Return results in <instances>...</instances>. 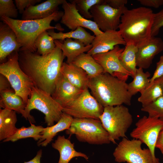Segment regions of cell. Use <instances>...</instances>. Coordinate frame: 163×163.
<instances>
[{
  "label": "cell",
  "mask_w": 163,
  "mask_h": 163,
  "mask_svg": "<svg viewBox=\"0 0 163 163\" xmlns=\"http://www.w3.org/2000/svg\"><path fill=\"white\" fill-rule=\"evenodd\" d=\"M56 46L51 53L41 55L27 50L19 52L18 62L23 71L35 86L52 95L60 77L61 69L65 58L60 43L54 40Z\"/></svg>",
  "instance_id": "obj_1"
},
{
  "label": "cell",
  "mask_w": 163,
  "mask_h": 163,
  "mask_svg": "<svg viewBox=\"0 0 163 163\" xmlns=\"http://www.w3.org/2000/svg\"><path fill=\"white\" fill-rule=\"evenodd\" d=\"M154 14L151 8L145 7L124 11L118 30L126 43H133L138 47L150 39Z\"/></svg>",
  "instance_id": "obj_2"
},
{
  "label": "cell",
  "mask_w": 163,
  "mask_h": 163,
  "mask_svg": "<svg viewBox=\"0 0 163 163\" xmlns=\"http://www.w3.org/2000/svg\"><path fill=\"white\" fill-rule=\"evenodd\" d=\"M63 14V11H58L48 17L41 19L22 20L2 17L1 20L15 33L21 46L19 51L27 50L35 53L37 51L35 46V41L40 34L47 30H64L60 25L53 26L50 25L53 21H57L61 19Z\"/></svg>",
  "instance_id": "obj_3"
},
{
  "label": "cell",
  "mask_w": 163,
  "mask_h": 163,
  "mask_svg": "<svg viewBox=\"0 0 163 163\" xmlns=\"http://www.w3.org/2000/svg\"><path fill=\"white\" fill-rule=\"evenodd\" d=\"M126 81L107 73L90 79L88 85L92 95L104 107L124 104L131 105L132 97Z\"/></svg>",
  "instance_id": "obj_4"
},
{
  "label": "cell",
  "mask_w": 163,
  "mask_h": 163,
  "mask_svg": "<svg viewBox=\"0 0 163 163\" xmlns=\"http://www.w3.org/2000/svg\"><path fill=\"white\" fill-rule=\"evenodd\" d=\"M63 109L51 95L34 86L26 105L24 117L27 119L30 123L35 122L30 112L33 109L37 110L44 114L45 122L48 126H50L60 119L63 113Z\"/></svg>",
  "instance_id": "obj_5"
},
{
  "label": "cell",
  "mask_w": 163,
  "mask_h": 163,
  "mask_svg": "<svg viewBox=\"0 0 163 163\" xmlns=\"http://www.w3.org/2000/svg\"><path fill=\"white\" fill-rule=\"evenodd\" d=\"M99 120L108 133L110 141L114 144L120 138L126 137V133L133 121L128 108L123 105L104 107Z\"/></svg>",
  "instance_id": "obj_6"
},
{
  "label": "cell",
  "mask_w": 163,
  "mask_h": 163,
  "mask_svg": "<svg viewBox=\"0 0 163 163\" xmlns=\"http://www.w3.org/2000/svg\"><path fill=\"white\" fill-rule=\"evenodd\" d=\"M18 53L13 52L7 57L6 61L0 64V73L7 79L15 93L22 99L26 105L35 86L20 67Z\"/></svg>",
  "instance_id": "obj_7"
},
{
  "label": "cell",
  "mask_w": 163,
  "mask_h": 163,
  "mask_svg": "<svg viewBox=\"0 0 163 163\" xmlns=\"http://www.w3.org/2000/svg\"><path fill=\"white\" fill-rule=\"evenodd\" d=\"M66 133L75 134L79 141L94 145L107 144L111 142L109 135L99 120L73 118Z\"/></svg>",
  "instance_id": "obj_8"
},
{
  "label": "cell",
  "mask_w": 163,
  "mask_h": 163,
  "mask_svg": "<svg viewBox=\"0 0 163 163\" xmlns=\"http://www.w3.org/2000/svg\"><path fill=\"white\" fill-rule=\"evenodd\" d=\"M142 143L139 140L123 138L113 153L116 162L120 163H160L155 158L149 149H142Z\"/></svg>",
  "instance_id": "obj_9"
},
{
  "label": "cell",
  "mask_w": 163,
  "mask_h": 163,
  "mask_svg": "<svg viewBox=\"0 0 163 163\" xmlns=\"http://www.w3.org/2000/svg\"><path fill=\"white\" fill-rule=\"evenodd\" d=\"M104 110V107L91 94L88 88H87L78 97L63 107L62 112L73 118L99 120Z\"/></svg>",
  "instance_id": "obj_10"
},
{
  "label": "cell",
  "mask_w": 163,
  "mask_h": 163,
  "mask_svg": "<svg viewBox=\"0 0 163 163\" xmlns=\"http://www.w3.org/2000/svg\"><path fill=\"white\" fill-rule=\"evenodd\" d=\"M130 136L145 144L153 157L156 158L155 149L158 135L163 129V119L144 116L138 120Z\"/></svg>",
  "instance_id": "obj_11"
},
{
  "label": "cell",
  "mask_w": 163,
  "mask_h": 163,
  "mask_svg": "<svg viewBox=\"0 0 163 163\" xmlns=\"http://www.w3.org/2000/svg\"><path fill=\"white\" fill-rule=\"evenodd\" d=\"M127 8L124 6L113 8L105 3L95 5L90 10L94 21L102 31L116 30L118 29L121 16Z\"/></svg>",
  "instance_id": "obj_12"
},
{
  "label": "cell",
  "mask_w": 163,
  "mask_h": 163,
  "mask_svg": "<svg viewBox=\"0 0 163 163\" xmlns=\"http://www.w3.org/2000/svg\"><path fill=\"white\" fill-rule=\"evenodd\" d=\"M62 7L64 11L60 22L71 30L80 27L91 30L95 36L103 32L93 21L87 19L80 14L75 3L71 2H68L65 0Z\"/></svg>",
  "instance_id": "obj_13"
},
{
  "label": "cell",
  "mask_w": 163,
  "mask_h": 163,
  "mask_svg": "<svg viewBox=\"0 0 163 163\" xmlns=\"http://www.w3.org/2000/svg\"><path fill=\"white\" fill-rule=\"evenodd\" d=\"M124 49L117 45L107 52L92 56L103 68L104 73L112 75L114 73H119L132 76L131 74L124 68L120 60V57Z\"/></svg>",
  "instance_id": "obj_14"
},
{
  "label": "cell",
  "mask_w": 163,
  "mask_h": 163,
  "mask_svg": "<svg viewBox=\"0 0 163 163\" xmlns=\"http://www.w3.org/2000/svg\"><path fill=\"white\" fill-rule=\"evenodd\" d=\"M126 43L119 30H110L96 36L91 49L87 53L91 55L107 52L117 45H125Z\"/></svg>",
  "instance_id": "obj_15"
},
{
  "label": "cell",
  "mask_w": 163,
  "mask_h": 163,
  "mask_svg": "<svg viewBox=\"0 0 163 163\" xmlns=\"http://www.w3.org/2000/svg\"><path fill=\"white\" fill-rule=\"evenodd\" d=\"M163 50V40L159 37H151L145 43L138 47L136 66L143 69L149 68L155 57Z\"/></svg>",
  "instance_id": "obj_16"
},
{
  "label": "cell",
  "mask_w": 163,
  "mask_h": 163,
  "mask_svg": "<svg viewBox=\"0 0 163 163\" xmlns=\"http://www.w3.org/2000/svg\"><path fill=\"white\" fill-rule=\"evenodd\" d=\"M83 90L72 85L61 75L51 96L63 108L78 97Z\"/></svg>",
  "instance_id": "obj_17"
},
{
  "label": "cell",
  "mask_w": 163,
  "mask_h": 163,
  "mask_svg": "<svg viewBox=\"0 0 163 163\" xmlns=\"http://www.w3.org/2000/svg\"><path fill=\"white\" fill-rule=\"evenodd\" d=\"M21 46L13 30L2 21L0 23V61H4L11 53L19 52Z\"/></svg>",
  "instance_id": "obj_18"
},
{
  "label": "cell",
  "mask_w": 163,
  "mask_h": 163,
  "mask_svg": "<svg viewBox=\"0 0 163 163\" xmlns=\"http://www.w3.org/2000/svg\"><path fill=\"white\" fill-rule=\"evenodd\" d=\"M65 0H47L40 4L27 8L22 14V20L43 19L58 11V6Z\"/></svg>",
  "instance_id": "obj_19"
},
{
  "label": "cell",
  "mask_w": 163,
  "mask_h": 163,
  "mask_svg": "<svg viewBox=\"0 0 163 163\" xmlns=\"http://www.w3.org/2000/svg\"><path fill=\"white\" fill-rule=\"evenodd\" d=\"M61 73L66 79L73 85L82 90L88 88L90 79L82 69L72 63L63 62Z\"/></svg>",
  "instance_id": "obj_20"
},
{
  "label": "cell",
  "mask_w": 163,
  "mask_h": 163,
  "mask_svg": "<svg viewBox=\"0 0 163 163\" xmlns=\"http://www.w3.org/2000/svg\"><path fill=\"white\" fill-rule=\"evenodd\" d=\"M52 147L58 151L59 158L58 163H69L73 158L81 157L88 160V158L85 154L76 151L74 149V144L72 143L69 139L64 136H59Z\"/></svg>",
  "instance_id": "obj_21"
},
{
  "label": "cell",
  "mask_w": 163,
  "mask_h": 163,
  "mask_svg": "<svg viewBox=\"0 0 163 163\" xmlns=\"http://www.w3.org/2000/svg\"><path fill=\"white\" fill-rule=\"evenodd\" d=\"M73 119L71 116L63 113L57 123L44 128L43 131L40 133L41 136L38 141L37 145L45 147L47 146L58 133L69 129Z\"/></svg>",
  "instance_id": "obj_22"
},
{
  "label": "cell",
  "mask_w": 163,
  "mask_h": 163,
  "mask_svg": "<svg viewBox=\"0 0 163 163\" xmlns=\"http://www.w3.org/2000/svg\"><path fill=\"white\" fill-rule=\"evenodd\" d=\"M17 120L16 112L6 109L0 110V140L13 135L18 128L16 126Z\"/></svg>",
  "instance_id": "obj_23"
},
{
  "label": "cell",
  "mask_w": 163,
  "mask_h": 163,
  "mask_svg": "<svg viewBox=\"0 0 163 163\" xmlns=\"http://www.w3.org/2000/svg\"><path fill=\"white\" fill-rule=\"evenodd\" d=\"M60 44L63 55L67 58L68 63H72L81 54L87 53L92 47L91 44L85 45L79 40L69 38L66 39L63 43L60 42Z\"/></svg>",
  "instance_id": "obj_24"
},
{
  "label": "cell",
  "mask_w": 163,
  "mask_h": 163,
  "mask_svg": "<svg viewBox=\"0 0 163 163\" xmlns=\"http://www.w3.org/2000/svg\"><path fill=\"white\" fill-rule=\"evenodd\" d=\"M11 89L0 91V107L14 110L24 117L26 104Z\"/></svg>",
  "instance_id": "obj_25"
},
{
  "label": "cell",
  "mask_w": 163,
  "mask_h": 163,
  "mask_svg": "<svg viewBox=\"0 0 163 163\" xmlns=\"http://www.w3.org/2000/svg\"><path fill=\"white\" fill-rule=\"evenodd\" d=\"M72 63L84 70L90 79L97 77L104 72L103 68L92 56L87 53L81 54Z\"/></svg>",
  "instance_id": "obj_26"
},
{
  "label": "cell",
  "mask_w": 163,
  "mask_h": 163,
  "mask_svg": "<svg viewBox=\"0 0 163 163\" xmlns=\"http://www.w3.org/2000/svg\"><path fill=\"white\" fill-rule=\"evenodd\" d=\"M52 30H49L48 33L54 40L64 41L66 38H73L80 40L85 45L91 44L95 37L86 31L84 28L80 27L75 30L66 33H56Z\"/></svg>",
  "instance_id": "obj_27"
},
{
  "label": "cell",
  "mask_w": 163,
  "mask_h": 163,
  "mask_svg": "<svg viewBox=\"0 0 163 163\" xmlns=\"http://www.w3.org/2000/svg\"><path fill=\"white\" fill-rule=\"evenodd\" d=\"M138 48L133 43H126L119 58L122 65L131 74L133 78L137 69L136 59Z\"/></svg>",
  "instance_id": "obj_28"
},
{
  "label": "cell",
  "mask_w": 163,
  "mask_h": 163,
  "mask_svg": "<svg viewBox=\"0 0 163 163\" xmlns=\"http://www.w3.org/2000/svg\"><path fill=\"white\" fill-rule=\"evenodd\" d=\"M140 93L138 101L142 104V107L155 101L163 95L162 87L158 79L150 82Z\"/></svg>",
  "instance_id": "obj_29"
},
{
  "label": "cell",
  "mask_w": 163,
  "mask_h": 163,
  "mask_svg": "<svg viewBox=\"0 0 163 163\" xmlns=\"http://www.w3.org/2000/svg\"><path fill=\"white\" fill-rule=\"evenodd\" d=\"M150 75L149 72H144L143 69L137 68L133 80L127 85L128 92L132 97L138 92H140L148 86L150 82Z\"/></svg>",
  "instance_id": "obj_30"
},
{
  "label": "cell",
  "mask_w": 163,
  "mask_h": 163,
  "mask_svg": "<svg viewBox=\"0 0 163 163\" xmlns=\"http://www.w3.org/2000/svg\"><path fill=\"white\" fill-rule=\"evenodd\" d=\"M30 126L26 127L22 126L18 128L16 132L12 136L3 140L4 142L8 141L15 142L20 139L32 138L36 141L41 138L40 133L44 130L43 127L41 126H36L30 123Z\"/></svg>",
  "instance_id": "obj_31"
},
{
  "label": "cell",
  "mask_w": 163,
  "mask_h": 163,
  "mask_svg": "<svg viewBox=\"0 0 163 163\" xmlns=\"http://www.w3.org/2000/svg\"><path fill=\"white\" fill-rule=\"evenodd\" d=\"M35 46L38 54L45 55L52 52L55 49L56 45L54 40L46 30L38 36L35 41Z\"/></svg>",
  "instance_id": "obj_32"
},
{
  "label": "cell",
  "mask_w": 163,
  "mask_h": 163,
  "mask_svg": "<svg viewBox=\"0 0 163 163\" xmlns=\"http://www.w3.org/2000/svg\"><path fill=\"white\" fill-rule=\"evenodd\" d=\"M70 1L75 4L76 8L80 14L88 20L92 18L89 11L93 6L105 3V0H73Z\"/></svg>",
  "instance_id": "obj_33"
},
{
  "label": "cell",
  "mask_w": 163,
  "mask_h": 163,
  "mask_svg": "<svg viewBox=\"0 0 163 163\" xmlns=\"http://www.w3.org/2000/svg\"><path fill=\"white\" fill-rule=\"evenodd\" d=\"M147 112L149 117L163 119V95L155 101L141 109Z\"/></svg>",
  "instance_id": "obj_34"
},
{
  "label": "cell",
  "mask_w": 163,
  "mask_h": 163,
  "mask_svg": "<svg viewBox=\"0 0 163 163\" xmlns=\"http://www.w3.org/2000/svg\"><path fill=\"white\" fill-rule=\"evenodd\" d=\"M18 10L12 0H0V17H6L15 19Z\"/></svg>",
  "instance_id": "obj_35"
},
{
  "label": "cell",
  "mask_w": 163,
  "mask_h": 163,
  "mask_svg": "<svg viewBox=\"0 0 163 163\" xmlns=\"http://www.w3.org/2000/svg\"><path fill=\"white\" fill-rule=\"evenodd\" d=\"M163 26V9L154 13L153 22L152 28L151 36L155 37Z\"/></svg>",
  "instance_id": "obj_36"
},
{
  "label": "cell",
  "mask_w": 163,
  "mask_h": 163,
  "mask_svg": "<svg viewBox=\"0 0 163 163\" xmlns=\"http://www.w3.org/2000/svg\"><path fill=\"white\" fill-rule=\"evenodd\" d=\"M41 0H15V5L20 14H22L24 10L31 5H34Z\"/></svg>",
  "instance_id": "obj_37"
},
{
  "label": "cell",
  "mask_w": 163,
  "mask_h": 163,
  "mask_svg": "<svg viewBox=\"0 0 163 163\" xmlns=\"http://www.w3.org/2000/svg\"><path fill=\"white\" fill-rule=\"evenodd\" d=\"M163 76V55L161 56L156 63V68L153 74L150 78V82L157 79Z\"/></svg>",
  "instance_id": "obj_38"
},
{
  "label": "cell",
  "mask_w": 163,
  "mask_h": 163,
  "mask_svg": "<svg viewBox=\"0 0 163 163\" xmlns=\"http://www.w3.org/2000/svg\"><path fill=\"white\" fill-rule=\"evenodd\" d=\"M142 5L157 8L163 5V0H138Z\"/></svg>",
  "instance_id": "obj_39"
},
{
  "label": "cell",
  "mask_w": 163,
  "mask_h": 163,
  "mask_svg": "<svg viewBox=\"0 0 163 163\" xmlns=\"http://www.w3.org/2000/svg\"><path fill=\"white\" fill-rule=\"evenodd\" d=\"M105 2L112 7L118 9L125 6L128 1L127 0H105Z\"/></svg>",
  "instance_id": "obj_40"
},
{
  "label": "cell",
  "mask_w": 163,
  "mask_h": 163,
  "mask_svg": "<svg viewBox=\"0 0 163 163\" xmlns=\"http://www.w3.org/2000/svg\"><path fill=\"white\" fill-rule=\"evenodd\" d=\"M155 147L160 150L163 155V129L160 132L158 135Z\"/></svg>",
  "instance_id": "obj_41"
},
{
  "label": "cell",
  "mask_w": 163,
  "mask_h": 163,
  "mask_svg": "<svg viewBox=\"0 0 163 163\" xmlns=\"http://www.w3.org/2000/svg\"><path fill=\"white\" fill-rule=\"evenodd\" d=\"M0 91L10 89V85L7 79L3 75L0 74Z\"/></svg>",
  "instance_id": "obj_42"
},
{
  "label": "cell",
  "mask_w": 163,
  "mask_h": 163,
  "mask_svg": "<svg viewBox=\"0 0 163 163\" xmlns=\"http://www.w3.org/2000/svg\"><path fill=\"white\" fill-rule=\"evenodd\" d=\"M42 151L41 149L38 151L36 155L33 159L23 163H40V159L42 157Z\"/></svg>",
  "instance_id": "obj_43"
},
{
  "label": "cell",
  "mask_w": 163,
  "mask_h": 163,
  "mask_svg": "<svg viewBox=\"0 0 163 163\" xmlns=\"http://www.w3.org/2000/svg\"><path fill=\"white\" fill-rule=\"evenodd\" d=\"M158 80L162 87L163 91V76L161 78L158 79Z\"/></svg>",
  "instance_id": "obj_44"
}]
</instances>
